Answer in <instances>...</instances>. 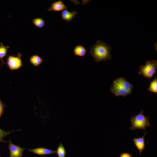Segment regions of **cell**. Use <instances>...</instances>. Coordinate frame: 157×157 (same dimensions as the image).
I'll list each match as a JSON object with an SVG mask.
<instances>
[{
  "mask_svg": "<svg viewBox=\"0 0 157 157\" xmlns=\"http://www.w3.org/2000/svg\"><path fill=\"white\" fill-rule=\"evenodd\" d=\"M90 49L89 53L95 62L99 63L111 59V46L103 41L97 40Z\"/></svg>",
  "mask_w": 157,
  "mask_h": 157,
  "instance_id": "1",
  "label": "cell"
},
{
  "mask_svg": "<svg viewBox=\"0 0 157 157\" xmlns=\"http://www.w3.org/2000/svg\"><path fill=\"white\" fill-rule=\"evenodd\" d=\"M133 85L125 78L120 77L114 80L110 87V91L116 97H125L131 94Z\"/></svg>",
  "mask_w": 157,
  "mask_h": 157,
  "instance_id": "2",
  "label": "cell"
},
{
  "mask_svg": "<svg viewBox=\"0 0 157 157\" xmlns=\"http://www.w3.org/2000/svg\"><path fill=\"white\" fill-rule=\"evenodd\" d=\"M149 119V117L144 115L143 110H142L138 115L132 116L130 118L131 126L130 129L132 130L139 129L145 131L147 127L151 126Z\"/></svg>",
  "mask_w": 157,
  "mask_h": 157,
  "instance_id": "3",
  "label": "cell"
},
{
  "mask_svg": "<svg viewBox=\"0 0 157 157\" xmlns=\"http://www.w3.org/2000/svg\"><path fill=\"white\" fill-rule=\"evenodd\" d=\"M138 72L139 74L147 79L152 78L156 72L157 61L154 60H147L145 62V65L140 66Z\"/></svg>",
  "mask_w": 157,
  "mask_h": 157,
  "instance_id": "4",
  "label": "cell"
},
{
  "mask_svg": "<svg viewBox=\"0 0 157 157\" xmlns=\"http://www.w3.org/2000/svg\"><path fill=\"white\" fill-rule=\"evenodd\" d=\"M22 57V54L19 52L17 56L10 55L7 57L6 64L10 70H17L23 66Z\"/></svg>",
  "mask_w": 157,
  "mask_h": 157,
  "instance_id": "5",
  "label": "cell"
},
{
  "mask_svg": "<svg viewBox=\"0 0 157 157\" xmlns=\"http://www.w3.org/2000/svg\"><path fill=\"white\" fill-rule=\"evenodd\" d=\"M8 142L9 143L8 147L10 152L9 157H22L25 148H22L13 144L10 139Z\"/></svg>",
  "mask_w": 157,
  "mask_h": 157,
  "instance_id": "6",
  "label": "cell"
},
{
  "mask_svg": "<svg viewBox=\"0 0 157 157\" xmlns=\"http://www.w3.org/2000/svg\"><path fill=\"white\" fill-rule=\"evenodd\" d=\"M147 134V133L144 132L143 136L135 138L133 139L135 147L139 151L140 156L141 155L142 151L145 148V142L144 137Z\"/></svg>",
  "mask_w": 157,
  "mask_h": 157,
  "instance_id": "7",
  "label": "cell"
},
{
  "mask_svg": "<svg viewBox=\"0 0 157 157\" xmlns=\"http://www.w3.org/2000/svg\"><path fill=\"white\" fill-rule=\"evenodd\" d=\"M67 8H68L64 4L63 1L61 0H59L52 3L50 7L48 9V11L49 12L54 11L58 12L63 11Z\"/></svg>",
  "mask_w": 157,
  "mask_h": 157,
  "instance_id": "8",
  "label": "cell"
},
{
  "mask_svg": "<svg viewBox=\"0 0 157 157\" xmlns=\"http://www.w3.org/2000/svg\"><path fill=\"white\" fill-rule=\"evenodd\" d=\"M28 151L40 156L48 155L56 153V151L44 147H38L33 149H29Z\"/></svg>",
  "mask_w": 157,
  "mask_h": 157,
  "instance_id": "9",
  "label": "cell"
},
{
  "mask_svg": "<svg viewBox=\"0 0 157 157\" xmlns=\"http://www.w3.org/2000/svg\"><path fill=\"white\" fill-rule=\"evenodd\" d=\"M76 11L69 12L67 9L64 10L62 11L61 16L63 20H65L68 23L71 21L77 14Z\"/></svg>",
  "mask_w": 157,
  "mask_h": 157,
  "instance_id": "10",
  "label": "cell"
},
{
  "mask_svg": "<svg viewBox=\"0 0 157 157\" xmlns=\"http://www.w3.org/2000/svg\"><path fill=\"white\" fill-rule=\"evenodd\" d=\"M29 61L33 66L38 67L43 62V59L38 55H33L30 57Z\"/></svg>",
  "mask_w": 157,
  "mask_h": 157,
  "instance_id": "11",
  "label": "cell"
},
{
  "mask_svg": "<svg viewBox=\"0 0 157 157\" xmlns=\"http://www.w3.org/2000/svg\"><path fill=\"white\" fill-rule=\"evenodd\" d=\"M73 52L75 55L80 57L84 56L86 53L85 48L81 45L76 46L73 49Z\"/></svg>",
  "mask_w": 157,
  "mask_h": 157,
  "instance_id": "12",
  "label": "cell"
},
{
  "mask_svg": "<svg viewBox=\"0 0 157 157\" xmlns=\"http://www.w3.org/2000/svg\"><path fill=\"white\" fill-rule=\"evenodd\" d=\"M9 48V46H5L2 42L0 43V60L1 63V65L5 64L3 59L6 56L8 49Z\"/></svg>",
  "mask_w": 157,
  "mask_h": 157,
  "instance_id": "13",
  "label": "cell"
},
{
  "mask_svg": "<svg viewBox=\"0 0 157 157\" xmlns=\"http://www.w3.org/2000/svg\"><path fill=\"white\" fill-rule=\"evenodd\" d=\"M56 153L58 157H65L66 150L61 142L60 143L56 149Z\"/></svg>",
  "mask_w": 157,
  "mask_h": 157,
  "instance_id": "14",
  "label": "cell"
},
{
  "mask_svg": "<svg viewBox=\"0 0 157 157\" xmlns=\"http://www.w3.org/2000/svg\"><path fill=\"white\" fill-rule=\"evenodd\" d=\"M32 22L37 28H41L43 27L45 24L44 20L42 18H36L32 20Z\"/></svg>",
  "mask_w": 157,
  "mask_h": 157,
  "instance_id": "15",
  "label": "cell"
},
{
  "mask_svg": "<svg viewBox=\"0 0 157 157\" xmlns=\"http://www.w3.org/2000/svg\"><path fill=\"white\" fill-rule=\"evenodd\" d=\"M148 90L152 92L157 93V79L156 76H155L154 80L150 82Z\"/></svg>",
  "mask_w": 157,
  "mask_h": 157,
  "instance_id": "16",
  "label": "cell"
},
{
  "mask_svg": "<svg viewBox=\"0 0 157 157\" xmlns=\"http://www.w3.org/2000/svg\"><path fill=\"white\" fill-rule=\"evenodd\" d=\"M17 131H11L6 132L4 131L0 128V142H6L7 141L3 140V138L5 136L10 134L11 133Z\"/></svg>",
  "mask_w": 157,
  "mask_h": 157,
  "instance_id": "17",
  "label": "cell"
},
{
  "mask_svg": "<svg viewBox=\"0 0 157 157\" xmlns=\"http://www.w3.org/2000/svg\"><path fill=\"white\" fill-rule=\"evenodd\" d=\"M6 107V105L3 103L0 99V118L1 116L4 114V109Z\"/></svg>",
  "mask_w": 157,
  "mask_h": 157,
  "instance_id": "18",
  "label": "cell"
},
{
  "mask_svg": "<svg viewBox=\"0 0 157 157\" xmlns=\"http://www.w3.org/2000/svg\"><path fill=\"white\" fill-rule=\"evenodd\" d=\"M119 157H133V156L131 154L125 152L121 154Z\"/></svg>",
  "mask_w": 157,
  "mask_h": 157,
  "instance_id": "19",
  "label": "cell"
},
{
  "mask_svg": "<svg viewBox=\"0 0 157 157\" xmlns=\"http://www.w3.org/2000/svg\"><path fill=\"white\" fill-rule=\"evenodd\" d=\"M0 157H1L0 155Z\"/></svg>",
  "mask_w": 157,
  "mask_h": 157,
  "instance_id": "20",
  "label": "cell"
}]
</instances>
